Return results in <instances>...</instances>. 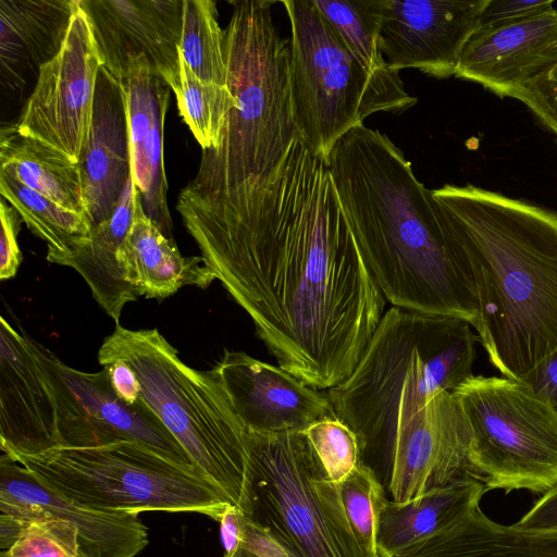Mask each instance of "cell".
<instances>
[{"label": "cell", "mask_w": 557, "mask_h": 557, "mask_svg": "<svg viewBox=\"0 0 557 557\" xmlns=\"http://www.w3.org/2000/svg\"><path fill=\"white\" fill-rule=\"evenodd\" d=\"M188 233L278 367L315 389L350 375L386 300L325 160L297 137L265 182Z\"/></svg>", "instance_id": "cell-1"}, {"label": "cell", "mask_w": 557, "mask_h": 557, "mask_svg": "<svg viewBox=\"0 0 557 557\" xmlns=\"http://www.w3.org/2000/svg\"><path fill=\"white\" fill-rule=\"evenodd\" d=\"M462 319L392 307L350 375L327 389L360 462L406 503L473 476L471 430L454 391L473 376L476 337Z\"/></svg>", "instance_id": "cell-2"}, {"label": "cell", "mask_w": 557, "mask_h": 557, "mask_svg": "<svg viewBox=\"0 0 557 557\" xmlns=\"http://www.w3.org/2000/svg\"><path fill=\"white\" fill-rule=\"evenodd\" d=\"M495 368L522 381L557 351V213L473 185L433 189Z\"/></svg>", "instance_id": "cell-3"}, {"label": "cell", "mask_w": 557, "mask_h": 557, "mask_svg": "<svg viewBox=\"0 0 557 557\" xmlns=\"http://www.w3.org/2000/svg\"><path fill=\"white\" fill-rule=\"evenodd\" d=\"M329 165L346 221L385 300L474 327L476 301L442 211L403 151L362 124L337 143Z\"/></svg>", "instance_id": "cell-4"}, {"label": "cell", "mask_w": 557, "mask_h": 557, "mask_svg": "<svg viewBox=\"0 0 557 557\" xmlns=\"http://www.w3.org/2000/svg\"><path fill=\"white\" fill-rule=\"evenodd\" d=\"M231 4L224 49L236 104L218 146L202 149L195 177L178 195L176 209L186 230L265 182L298 137L289 98V40L274 23V2Z\"/></svg>", "instance_id": "cell-5"}, {"label": "cell", "mask_w": 557, "mask_h": 557, "mask_svg": "<svg viewBox=\"0 0 557 557\" xmlns=\"http://www.w3.org/2000/svg\"><path fill=\"white\" fill-rule=\"evenodd\" d=\"M98 359H117L136 373L144 403L184 448L195 467L240 508L248 432L216 371L187 366L157 329L115 324Z\"/></svg>", "instance_id": "cell-6"}, {"label": "cell", "mask_w": 557, "mask_h": 557, "mask_svg": "<svg viewBox=\"0 0 557 557\" xmlns=\"http://www.w3.org/2000/svg\"><path fill=\"white\" fill-rule=\"evenodd\" d=\"M13 459L65 498L106 513L197 512L219 521L235 506L197 469L134 441L58 446Z\"/></svg>", "instance_id": "cell-7"}, {"label": "cell", "mask_w": 557, "mask_h": 557, "mask_svg": "<svg viewBox=\"0 0 557 557\" xmlns=\"http://www.w3.org/2000/svg\"><path fill=\"white\" fill-rule=\"evenodd\" d=\"M240 511L295 557H379L366 552L346 518L338 484L302 431L248 432Z\"/></svg>", "instance_id": "cell-8"}, {"label": "cell", "mask_w": 557, "mask_h": 557, "mask_svg": "<svg viewBox=\"0 0 557 557\" xmlns=\"http://www.w3.org/2000/svg\"><path fill=\"white\" fill-rule=\"evenodd\" d=\"M290 25L288 85L298 138L327 163L337 143L377 112L400 113L406 100L383 88L311 0H283Z\"/></svg>", "instance_id": "cell-9"}, {"label": "cell", "mask_w": 557, "mask_h": 557, "mask_svg": "<svg viewBox=\"0 0 557 557\" xmlns=\"http://www.w3.org/2000/svg\"><path fill=\"white\" fill-rule=\"evenodd\" d=\"M469 423L473 476L487 490L557 486V411L523 382L473 375L454 392Z\"/></svg>", "instance_id": "cell-10"}, {"label": "cell", "mask_w": 557, "mask_h": 557, "mask_svg": "<svg viewBox=\"0 0 557 557\" xmlns=\"http://www.w3.org/2000/svg\"><path fill=\"white\" fill-rule=\"evenodd\" d=\"M35 347L55 403L59 446L95 447L134 441L197 469L145 403L132 406L115 394L103 369L76 370L44 345L35 342Z\"/></svg>", "instance_id": "cell-11"}, {"label": "cell", "mask_w": 557, "mask_h": 557, "mask_svg": "<svg viewBox=\"0 0 557 557\" xmlns=\"http://www.w3.org/2000/svg\"><path fill=\"white\" fill-rule=\"evenodd\" d=\"M100 67L78 0L60 51L40 69L15 123L17 129L78 163L91 126Z\"/></svg>", "instance_id": "cell-12"}, {"label": "cell", "mask_w": 557, "mask_h": 557, "mask_svg": "<svg viewBox=\"0 0 557 557\" xmlns=\"http://www.w3.org/2000/svg\"><path fill=\"white\" fill-rule=\"evenodd\" d=\"M184 0H79L101 66L120 82L146 66L174 91Z\"/></svg>", "instance_id": "cell-13"}, {"label": "cell", "mask_w": 557, "mask_h": 557, "mask_svg": "<svg viewBox=\"0 0 557 557\" xmlns=\"http://www.w3.org/2000/svg\"><path fill=\"white\" fill-rule=\"evenodd\" d=\"M490 0H383L380 49L388 69L455 76Z\"/></svg>", "instance_id": "cell-14"}, {"label": "cell", "mask_w": 557, "mask_h": 557, "mask_svg": "<svg viewBox=\"0 0 557 557\" xmlns=\"http://www.w3.org/2000/svg\"><path fill=\"white\" fill-rule=\"evenodd\" d=\"M557 65V10L504 25L479 27L468 40L456 77L518 99Z\"/></svg>", "instance_id": "cell-15"}, {"label": "cell", "mask_w": 557, "mask_h": 557, "mask_svg": "<svg viewBox=\"0 0 557 557\" xmlns=\"http://www.w3.org/2000/svg\"><path fill=\"white\" fill-rule=\"evenodd\" d=\"M214 370L247 432L305 431L335 416L327 394L245 352L226 351Z\"/></svg>", "instance_id": "cell-16"}, {"label": "cell", "mask_w": 557, "mask_h": 557, "mask_svg": "<svg viewBox=\"0 0 557 557\" xmlns=\"http://www.w3.org/2000/svg\"><path fill=\"white\" fill-rule=\"evenodd\" d=\"M0 513L25 520L50 516L77 531L82 557H136L149 543L136 515L92 510L57 493L11 456L0 457Z\"/></svg>", "instance_id": "cell-17"}, {"label": "cell", "mask_w": 557, "mask_h": 557, "mask_svg": "<svg viewBox=\"0 0 557 557\" xmlns=\"http://www.w3.org/2000/svg\"><path fill=\"white\" fill-rule=\"evenodd\" d=\"M59 446L55 403L35 341L0 318V447L15 458Z\"/></svg>", "instance_id": "cell-18"}, {"label": "cell", "mask_w": 557, "mask_h": 557, "mask_svg": "<svg viewBox=\"0 0 557 557\" xmlns=\"http://www.w3.org/2000/svg\"><path fill=\"white\" fill-rule=\"evenodd\" d=\"M77 164L85 213L92 227L112 216L132 177L125 90L102 66L96 84L91 126Z\"/></svg>", "instance_id": "cell-19"}, {"label": "cell", "mask_w": 557, "mask_h": 557, "mask_svg": "<svg viewBox=\"0 0 557 557\" xmlns=\"http://www.w3.org/2000/svg\"><path fill=\"white\" fill-rule=\"evenodd\" d=\"M121 83L126 97L133 182L146 215L164 236L174 239L163 165V125L171 88L146 66Z\"/></svg>", "instance_id": "cell-20"}, {"label": "cell", "mask_w": 557, "mask_h": 557, "mask_svg": "<svg viewBox=\"0 0 557 557\" xmlns=\"http://www.w3.org/2000/svg\"><path fill=\"white\" fill-rule=\"evenodd\" d=\"M78 0H0L1 78L25 83L60 51Z\"/></svg>", "instance_id": "cell-21"}, {"label": "cell", "mask_w": 557, "mask_h": 557, "mask_svg": "<svg viewBox=\"0 0 557 557\" xmlns=\"http://www.w3.org/2000/svg\"><path fill=\"white\" fill-rule=\"evenodd\" d=\"M487 491L480 480L465 476L410 502L397 503L385 497L376 510L377 555L394 557L458 523L480 507Z\"/></svg>", "instance_id": "cell-22"}, {"label": "cell", "mask_w": 557, "mask_h": 557, "mask_svg": "<svg viewBox=\"0 0 557 557\" xmlns=\"http://www.w3.org/2000/svg\"><path fill=\"white\" fill-rule=\"evenodd\" d=\"M127 281L137 296L164 299L186 285L208 287L214 280L201 257H184L146 215L136 188L134 216L124 244Z\"/></svg>", "instance_id": "cell-23"}, {"label": "cell", "mask_w": 557, "mask_h": 557, "mask_svg": "<svg viewBox=\"0 0 557 557\" xmlns=\"http://www.w3.org/2000/svg\"><path fill=\"white\" fill-rule=\"evenodd\" d=\"M136 186L131 177L112 216L91 227L85 245L64 264L89 286L100 308L120 323L126 304L138 296L127 281L124 244L134 216Z\"/></svg>", "instance_id": "cell-24"}, {"label": "cell", "mask_w": 557, "mask_h": 557, "mask_svg": "<svg viewBox=\"0 0 557 557\" xmlns=\"http://www.w3.org/2000/svg\"><path fill=\"white\" fill-rule=\"evenodd\" d=\"M394 557H557V532L504 525L479 507L458 523Z\"/></svg>", "instance_id": "cell-25"}, {"label": "cell", "mask_w": 557, "mask_h": 557, "mask_svg": "<svg viewBox=\"0 0 557 557\" xmlns=\"http://www.w3.org/2000/svg\"><path fill=\"white\" fill-rule=\"evenodd\" d=\"M0 168L61 207L86 215L78 164L8 124L0 134Z\"/></svg>", "instance_id": "cell-26"}, {"label": "cell", "mask_w": 557, "mask_h": 557, "mask_svg": "<svg viewBox=\"0 0 557 557\" xmlns=\"http://www.w3.org/2000/svg\"><path fill=\"white\" fill-rule=\"evenodd\" d=\"M0 193L28 228L46 242L49 262L64 265L88 239L91 226L86 215L29 188L5 168H0Z\"/></svg>", "instance_id": "cell-27"}, {"label": "cell", "mask_w": 557, "mask_h": 557, "mask_svg": "<svg viewBox=\"0 0 557 557\" xmlns=\"http://www.w3.org/2000/svg\"><path fill=\"white\" fill-rule=\"evenodd\" d=\"M364 70L386 90L410 96L397 72L388 69L380 49L383 0H311Z\"/></svg>", "instance_id": "cell-28"}, {"label": "cell", "mask_w": 557, "mask_h": 557, "mask_svg": "<svg viewBox=\"0 0 557 557\" xmlns=\"http://www.w3.org/2000/svg\"><path fill=\"white\" fill-rule=\"evenodd\" d=\"M178 54L202 83L228 87L224 29L214 1L184 0Z\"/></svg>", "instance_id": "cell-29"}, {"label": "cell", "mask_w": 557, "mask_h": 557, "mask_svg": "<svg viewBox=\"0 0 557 557\" xmlns=\"http://www.w3.org/2000/svg\"><path fill=\"white\" fill-rule=\"evenodd\" d=\"M174 94L180 114L200 147H216L236 104L230 87L202 83L180 57V79Z\"/></svg>", "instance_id": "cell-30"}, {"label": "cell", "mask_w": 557, "mask_h": 557, "mask_svg": "<svg viewBox=\"0 0 557 557\" xmlns=\"http://www.w3.org/2000/svg\"><path fill=\"white\" fill-rule=\"evenodd\" d=\"M338 492L357 541L366 552L379 556L375 521L377 507L386 497L384 486L373 471L359 460L355 469L338 484Z\"/></svg>", "instance_id": "cell-31"}, {"label": "cell", "mask_w": 557, "mask_h": 557, "mask_svg": "<svg viewBox=\"0 0 557 557\" xmlns=\"http://www.w3.org/2000/svg\"><path fill=\"white\" fill-rule=\"evenodd\" d=\"M302 432L334 483L339 484L358 465L357 436L336 416L321 419Z\"/></svg>", "instance_id": "cell-32"}, {"label": "cell", "mask_w": 557, "mask_h": 557, "mask_svg": "<svg viewBox=\"0 0 557 557\" xmlns=\"http://www.w3.org/2000/svg\"><path fill=\"white\" fill-rule=\"evenodd\" d=\"M0 557H82L76 529L50 516L26 520L17 541Z\"/></svg>", "instance_id": "cell-33"}, {"label": "cell", "mask_w": 557, "mask_h": 557, "mask_svg": "<svg viewBox=\"0 0 557 557\" xmlns=\"http://www.w3.org/2000/svg\"><path fill=\"white\" fill-rule=\"evenodd\" d=\"M0 221V280L5 281L16 275L22 262L17 235L23 220L13 207H9L4 200H1Z\"/></svg>", "instance_id": "cell-34"}, {"label": "cell", "mask_w": 557, "mask_h": 557, "mask_svg": "<svg viewBox=\"0 0 557 557\" xmlns=\"http://www.w3.org/2000/svg\"><path fill=\"white\" fill-rule=\"evenodd\" d=\"M553 9V0H490L481 16L480 27L518 22Z\"/></svg>", "instance_id": "cell-35"}, {"label": "cell", "mask_w": 557, "mask_h": 557, "mask_svg": "<svg viewBox=\"0 0 557 557\" xmlns=\"http://www.w3.org/2000/svg\"><path fill=\"white\" fill-rule=\"evenodd\" d=\"M519 101L557 135V65L543 81L521 96Z\"/></svg>", "instance_id": "cell-36"}, {"label": "cell", "mask_w": 557, "mask_h": 557, "mask_svg": "<svg viewBox=\"0 0 557 557\" xmlns=\"http://www.w3.org/2000/svg\"><path fill=\"white\" fill-rule=\"evenodd\" d=\"M98 361L108 373L113 391L124 403L132 406L144 403L138 377L126 362L117 359H98Z\"/></svg>", "instance_id": "cell-37"}, {"label": "cell", "mask_w": 557, "mask_h": 557, "mask_svg": "<svg viewBox=\"0 0 557 557\" xmlns=\"http://www.w3.org/2000/svg\"><path fill=\"white\" fill-rule=\"evenodd\" d=\"M515 525L528 531L557 532V486L543 494Z\"/></svg>", "instance_id": "cell-38"}, {"label": "cell", "mask_w": 557, "mask_h": 557, "mask_svg": "<svg viewBox=\"0 0 557 557\" xmlns=\"http://www.w3.org/2000/svg\"><path fill=\"white\" fill-rule=\"evenodd\" d=\"M520 382L545 398L557 411V351Z\"/></svg>", "instance_id": "cell-39"}, {"label": "cell", "mask_w": 557, "mask_h": 557, "mask_svg": "<svg viewBox=\"0 0 557 557\" xmlns=\"http://www.w3.org/2000/svg\"><path fill=\"white\" fill-rule=\"evenodd\" d=\"M244 516L237 506H230L221 516L220 535L224 548V557H236L243 540Z\"/></svg>", "instance_id": "cell-40"}, {"label": "cell", "mask_w": 557, "mask_h": 557, "mask_svg": "<svg viewBox=\"0 0 557 557\" xmlns=\"http://www.w3.org/2000/svg\"><path fill=\"white\" fill-rule=\"evenodd\" d=\"M25 524V519L0 513V552L9 549L17 541Z\"/></svg>", "instance_id": "cell-41"}]
</instances>
